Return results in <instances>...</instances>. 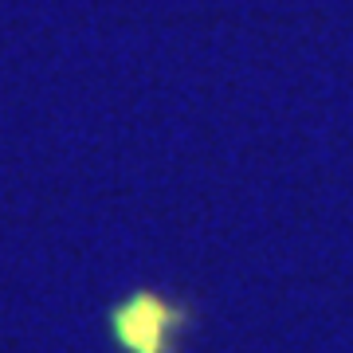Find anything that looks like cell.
Wrapping results in <instances>:
<instances>
[{
    "label": "cell",
    "instance_id": "obj_1",
    "mask_svg": "<svg viewBox=\"0 0 353 353\" xmlns=\"http://www.w3.org/2000/svg\"><path fill=\"white\" fill-rule=\"evenodd\" d=\"M201 314L189 294L134 287L106 306V338L114 353H185Z\"/></svg>",
    "mask_w": 353,
    "mask_h": 353
}]
</instances>
